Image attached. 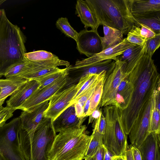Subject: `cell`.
<instances>
[{
	"mask_svg": "<svg viewBox=\"0 0 160 160\" xmlns=\"http://www.w3.org/2000/svg\"><path fill=\"white\" fill-rule=\"evenodd\" d=\"M124 71L132 88L128 105L123 110H119L123 129L128 135L155 94L160 90V79L154 60L144 52L134 65L125 68Z\"/></svg>",
	"mask_w": 160,
	"mask_h": 160,
	"instance_id": "6da1fadb",
	"label": "cell"
},
{
	"mask_svg": "<svg viewBox=\"0 0 160 160\" xmlns=\"http://www.w3.org/2000/svg\"><path fill=\"white\" fill-rule=\"evenodd\" d=\"M26 37L20 28L12 23L0 9V78L14 64L26 59Z\"/></svg>",
	"mask_w": 160,
	"mask_h": 160,
	"instance_id": "7a4b0ae2",
	"label": "cell"
},
{
	"mask_svg": "<svg viewBox=\"0 0 160 160\" xmlns=\"http://www.w3.org/2000/svg\"><path fill=\"white\" fill-rule=\"evenodd\" d=\"M98 24L120 30L127 34L133 25L140 27L131 13L129 0H86Z\"/></svg>",
	"mask_w": 160,
	"mask_h": 160,
	"instance_id": "3957f363",
	"label": "cell"
},
{
	"mask_svg": "<svg viewBox=\"0 0 160 160\" xmlns=\"http://www.w3.org/2000/svg\"><path fill=\"white\" fill-rule=\"evenodd\" d=\"M85 125L59 132L49 153V160H82L92 136Z\"/></svg>",
	"mask_w": 160,
	"mask_h": 160,
	"instance_id": "277c9868",
	"label": "cell"
},
{
	"mask_svg": "<svg viewBox=\"0 0 160 160\" xmlns=\"http://www.w3.org/2000/svg\"><path fill=\"white\" fill-rule=\"evenodd\" d=\"M103 113L106 123L103 145L113 156L124 155L128 146L127 135L123 129L119 109L109 105L104 107Z\"/></svg>",
	"mask_w": 160,
	"mask_h": 160,
	"instance_id": "5b68a950",
	"label": "cell"
},
{
	"mask_svg": "<svg viewBox=\"0 0 160 160\" xmlns=\"http://www.w3.org/2000/svg\"><path fill=\"white\" fill-rule=\"evenodd\" d=\"M51 119L43 117L36 128L25 160H49L48 155L56 136Z\"/></svg>",
	"mask_w": 160,
	"mask_h": 160,
	"instance_id": "8992f818",
	"label": "cell"
},
{
	"mask_svg": "<svg viewBox=\"0 0 160 160\" xmlns=\"http://www.w3.org/2000/svg\"><path fill=\"white\" fill-rule=\"evenodd\" d=\"M21 124L19 117L0 127V152L9 160H25L19 140Z\"/></svg>",
	"mask_w": 160,
	"mask_h": 160,
	"instance_id": "52a82bcc",
	"label": "cell"
},
{
	"mask_svg": "<svg viewBox=\"0 0 160 160\" xmlns=\"http://www.w3.org/2000/svg\"><path fill=\"white\" fill-rule=\"evenodd\" d=\"M68 75L61 77L41 88L37 89L18 109L30 111L41 103L49 100L56 93L74 82Z\"/></svg>",
	"mask_w": 160,
	"mask_h": 160,
	"instance_id": "ba28073f",
	"label": "cell"
},
{
	"mask_svg": "<svg viewBox=\"0 0 160 160\" xmlns=\"http://www.w3.org/2000/svg\"><path fill=\"white\" fill-rule=\"evenodd\" d=\"M112 71L106 75L99 107L115 106V98L118 87L122 79L126 63L118 60Z\"/></svg>",
	"mask_w": 160,
	"mask_h": 160,
	"instance_id": "9c48e42d",
	"label": "cell"
},
{
	"mask_svg": "<svg viewBox=\"0 0 160 160\" xmlns=\"http://www.w3.org/2000/svg\"><path fill=\"white\" fill-rule=\"evenodd\" d=\"M78 88L73 84L64 88L54 95L49 100L48 105L44 117L52 121L69 107L70 102L75 95Z\"/></svg>",
	"mask_w": 160,
	"mask_h": 160,
	"instance_id": "30bf717a",
	"label": "cell"
},
{
	"mask_svg": "<svg viewBox=\"0 0 160 160\" xmlns=\"http://www.w3.org/2000/svg\"><path fill=\"white\" fill-rule=\"evenodd\" d=\"M101 38L98 31L83 30L78 33L76 40L77 49L88 58L98 53L103 50Z\"/></svg>",
	"mask_w": 160,
	"mask_h": 160,
	"instance_id": "8fae6325",
	"label": "cell"
},
{
	"mask_svg": "<svg viewBox=\"0 0 160 160\" xmlns=\"http://www.w3.org/2000/svg\"><path fill=\"white\" fill-rule=\"evenodd\" d=\"M134 45L129 42L125 38L118 44L103 50L99 53L89 58L81 61H77L74 66L71 65V68H77L81 67L109 59H112L115 61L117 56Z\"/></svg>",
	"mask_w": 160,
	"mask_h": 160,
	"instance_id": "7c38bea8",
	"label": "cell"
},
{
	"mask_svg": "<svg viewBox=\"0 0 160 160\" xmlns=\"http://www.w3.org/2000/svg\"><path fill=\"white\" fill-rule=\"evenodd\" d=\"M153 105L151 102L141 118L134 123L129 134L131 145L138 148L150 133L149 120Z\"/></svg>",
	"mask_w": 160,
	"mask_h": 160,
	"instance_id": "4fadbf2b",
	"label": "cell"
},
{
	"mask_svg": "<svg viewBox=\"0 0 160 160\" xmlns=\"http://www.w3.org/2000/svg\"><path fill=\"white\" fill-rule=\"evenodd\" d=\"M25 58L28 61L39 66L45 67L57 68L64 66L68 67L70 63L60 59L52 53L44 50H38L25 54Z\"/></svg>",
	"mask_w": 160,
	"mask_h": 160,
	"instance_id": "5bb4252c",
	"label": "cell"
},
{
	"mask_svg": "<svg viewBox=\"0 0 160 160\" xmlns=\"http://www.w3.org/2000/svg\"><path fill=\"white\" fill-rule=\"evenodd\" d=\"M85 118H78L76 114L74 104L68 107L54 120L52 125L56 133L80 127Z\"/></svg>",
	"mask_w": 160,
	"mask_h": 160,
	"instance_id": "9a60e30c",
	"label": "cell"
},
{
	"mask_svg": "<svg viewBox=\"0 0 160 160\" xmlns=\"http://www.w3.org/2000/svg\"><path fill=\"white\" fill-rule=\"evenodd\" d=\"M39 85V82L38 80H28L20 86L7 101V106L15 110L18 109L38 88Z\"/></svg>",
	"mask_w": 160,
	"mask_h": 160,
	"instance_id": "2e32d148",
	"label": "cell"
},
{
	"mask_svg": "<svg viewBox=\"0 0 160 160\" xmlns=\"http://www.w3.org/2000/svg\"><path fill=\"white\" fill-rule=\"evenodd\" d=\"M138 148L142 160H160V134L150 132Z\"/></svg>",
	"mask_w": 160,
	"mask_h": 160,
	"instance_id": "e0dca14e",
	"label": "cell"
},
{
	"mask_svg": "<svg viewBox=\"0 0 160 160\" xmlns=\"http://www.w3.org/2000/svg\"><path fill=\"white\" fill-rule=\"evenodd\" d=\"M116 62L109 59L90 65L77 68H71L69 70V74H73L79 79L82 76L89 74H98L105 71L106 75L109 74L114 68Z\"/></svg>",
	"mask_w": 160,
	"mask_h": 160,
	"instance_id": "ac0fdd59",
	"label": "cell"
},
{
	"mask_svg": "<svg viewBox=\"0 0 160 160\" xmlns=\"http://www.w3.org/2000/svg\"><path fill=\"white\" fill-rule=\"evenodd\" d=\"M133 16H145L160 12V0H129Z\"/></svg>",
	"mask_w": 160,
	"mask_h": 160,
	"instance_id": "d6986e66",
	"label": "cell"
},
{
	"mask_svg": "<svg viewBox=\"0 0 160 160\" xmlns=\"http://www.w3.org/2000/svg\"><path fill=\"white\" fill-rule=\"evenodd\" d=\"M76 13L79 17L86 29L98 31L99 26L94 14L86 0H78L76 5Z\"/></svg>",
	"mask_w": 160,
	"mask_h": 160,
	"instance_id": "ffe728a7",
	"label": "cell"
},
{
	"mask_svg": "<svg viewBox=\"0 0 160 160\" xmlns=\"http://www.w3.org/2000/svg\"><path fill=\"white\" fill-rule=\"evenodd\" d=\"M132 86L124 71L123 78L118 89L115 106L120 111L126 109L129 105L132 93Z\"/></svg>",
	"mask_w": 160,
	"mask_h": 160,
	"instance_id": "44dd1931",
	"label": "cell"
},
{
	"mask_svg": "<svg viewBox=\"0 0 160 160\" xmlns=\"http://www.w3.org/2000/svg\"><path fill=\"white\" fill-rule=\"evenodd\" d=\"M28 80L20 77L14 76L0 79V106L5 100L12 95L22 85Z\"/></svg>",
	"mask_w": 160,
	"mask_h": 160,
	"instance_id": "7402d4cb",
	"label": "cell"
},
{
	"mask_svg": "<svg viewBox=\"0 0 160 160\" xmlns=\"http://www.w3.org/2000/svg\"><path fill=\"white\" fill-rule=\"evenodd\" d=\"M104 36L101 38L103 50L121 42L123 39V34L119 30L102 25Z\"/></svg>",
	"mask_w": 160,
	"mask_h": 160,
	"instance_id": "603a6c76",
	"label": "cell"
},
{
	"mask_svg": "<svg viewBox=\"0 0 160 160\" xmlns=\"http://www.w3.org/2000/svg\"><path fill=\"white\" fill-rule=\"evenodd\" d=\"M144 52V45H134L117 56L116 60L124 62L126 63V67H129L137 62Z\"/></svg>",
	"mask_w": 160,
	"mask_h": 160,
	"instance_id": "cb8c5ba5",
	"label": "cell"
},
{
	"mask_svg": "<svg viewBox=\"0 0 160 160\" xmlns=\"http://www.w3.org/2000/svg\"><path fill=\"white\" fill-rule=\"evenodd\" d=\"M38 66H39L26 59L11 66L7 70L4 76L6 78L14 76L19 77Z\"/></svg>",
	"mask_w": 160,
	"mask_h": 160,
	"instance_id": "d4e9b609",
	"label": "cell"
},
{
	"mask_svg": "<svg viewBox=\"0 0 160 160\" xmlns=\"http://www.w3.org/2000/svg\"><path fill=\"white\" fill-rule=\"evenodd\" d=\"M61 69L58 67H45L39 66L18 77L25 78L28 80H38L49 74L59 71Z\"/></svg>",
	"mask_w": 160,
	"mask_h": 160,
	"instance_id": "484cf974",
	"label": "cell"
},
{
	"mask_svg": "<svg viewBox=\"0 0 160 160\" xmlns=\"http://www.w3.org/2000/svg\"><path fill=\"white\" fill-rule=\"evenodd\" d=\"M133 16L139 23L148 26L157 34L160 33V12L145 16Z\"/></svg>",
	"mask_w": 160,
	"mask_h": 160,
	"instance_id": "4316f807",
	"label": "cell"
},
{
	"mask_svg": "<svg viewBox=\"0 0 160 160\" xmlns=\"http://www.w3.org/2000/svg\"><path fill=\"white\" fill-rule=\"evenodd\" d=\"M106 76L99 82L90 98L87 117L91 114L96 109L100 103Z\"/></svg>",
	"mask_w": 160,
	"mask_h": 160,
	"instance_id": "83f0119b",
	"label": "cell"
},
{
	"mask_svg": "<svg viewBox=\"0 0 160 160\" xmlns=\"http://www.w3.org/2000/svg\"><path fill=\"white\" fill-rule=\"evenodd\" d=\"M100 73L98 74H88L83 76L80 78L78 83L77 84L78 88L77 92L70 102L69 107L74 104L77 99L83 92L91 83L98 78Z\"/></svg>",
	"mask_w": 160,
	"mask_h": 160,
	"instance_id": "f1b7e54d",
	"label": "cell"
},
{
	"mask_svg": "<svg viewBox=\"0 0 160 160\" xmlns=\"http://www.w3.org/2000/svg\"><path fill=\"white\" fill-rule=\"evenodd\" d=\"M91 136V138L85 155L84 159L87 158L93 157L99 147L103 145L102 143L103 135L98 132L96 128L95 127H94L93 132Z\"/></svg>",
	"mask_w": 160,
	"mask_h": 160,
	"instance_id": "f546056e",
	"label": "cell"
},
{
	"mask_svg": "<svg viewBox=\"0 0 160 160\" xmlns=\"http://www.w3.org/2000/svg\"><path fill=\"white\" fill-rule=\"evenodd\" d=\"M56 25L57 28L66 36L76 41L78 32L72 27L67 18L63 17L59 18L56 22Z\"/></svg>",
	"mask_w": 160,
	"mask_h": 160,
	"instance_id": "4dcf8cb0",
	"label": "cell"
},
{
	"mask_svg": "<svg viewBox=\"0 0 160 160\" xmlns=\"http://www.w3.org/2000/svg\"><path fill=\"white\" fill-rule=\"evenodd\" d=\"M156 98L152 106L149 120V131L160 134V110L156 107Z\"/></svg>",
	"mask_w": 160,
	"mask_h": 160,
	"instance_id": "1f68e13d",
	"label": "cell"
},
{
	"mask_svg": "<svg viewBox=\"0 0 160 160\" xmlns=\"http://www.w3.org/2000/svg\"><path fill=\"white\" fill-rule=\"evenodd\" d=\"M70 65L68 67L61 69L59 71L51 73L38 80L40 84L38 88H41L52 83L61 77L69 74Z\"/></svg>",
	"mask_w": 160,
	"mask_h": 160,
	"instance_id": "d6a6232c",
	"label": "cell"
},
{
	"mask_svg": "<svg viewBox=\"0 0 160 160\" xmlns=\"http://www.w3.org/2000/svg\"><path fill=\"white\" fill-rule=\"evenodd\" d=\"M127 34L126 38L129 42L140 46L144 45L146 39L141 35L140 27L133 25Z\"/></svg>",
	"mask_w": 160,
	"mask_h": 160,
	"instance_id": "836d02e7",
	"label": "cell"
},
{
	"mask_svg": "<svg viewBox=\"0 0 160 160\" xmlns=\"http://www.w3.org/2000/svg\"><path fill=\"white\" fill-rule=\"evenodd\" d=\"M160 45V33H159L154 38L146 39L144 45V53L152 58Z\"/></svg>",
	"mask_w": 160,
	"mask_h": 160,
	"instance_id": "e575fe53",
	"label": "cell"
},
{
	"mask_svg": "<svg viewBox=\"0 0 160 160\" xmlns=\"http://www.w3.org/2000/svg\"><path fill=\"white\" fill-rule=\"evenodd\" d=\"M15 111L8 107L0 106V127L5 123L6 121L13 116Z\"/></svg>",
	"mask_w": 160,
	"mask_h": 160,
	"instance_id": "d590c367",
	"label": "cell"
},
{
	"mask_svg": "<svg viewBox=\"0 0 160 160\" xmlns=\"http://www.w3.org/2000/svg\"><path fill=\"white\" fill-rule=\"evenodd\" d=\"M140 34L145 39L152 38L155 37L158 34L152 29L142 24H140Z\"/></svg>",
	"mask_w": 160,
	"mask_h": 160,
	"instance_id": "8d00e7d4",
	"label": "cell"
},
{
	"mask_svg": "<svg viewBox=\"0 0 160 160\" xmlns=\"http://www.w3.org/2000/svg\"><path fill=\"white\" fill-rule=\"evenodd\" d=\"M74 104L75 110L77 117L79 118H85L84 117L83 107L78 102H76Z\"/></svg>",
	"mask_w": 160,
	"mask_h": 160,
	"instance_id": "74e56055",
	"label": "cell"
},
{
	"mask_svg": "<svg viewBox=\"0 0 160 160\" xmlns=\"http://www.w3.org/2000/svg\"><path fill=\"white\" fill-rule=\"evenodd\" d=\"M105 153V147L103 145L100 146L93 156L95 160H103Z\"/></svg>",
	"mask_w": 160,
	"mask_h": 160,
	"instance_id": "f35d334b",
	"label": "cell"
},
{
	"mask_svg": "<svg viewBox=\"0 0 160 160\" xmlns=\"http://www.w3.org/2000/svg\"><path fill=\"white\" fill-rule=\"evenodd\" d=\"M130 146L133 160H142L141 154L138 149L132 145Z\"/></svg>",
	"mask_w": 160,
	"mask_h": 160,
	"instance_id": "ab89813d",
	"label": "cell"
},
{
	"mask_svg": "<svg viewBox=\"0 0 160 160\" xmlns=\"http://www.w3.org/2000/svg\"><path fill=\"white\" fill-rule=\"evenodd\" d=\"M99 107H100L98 106L96 109L89 116V118L88 124L92 122L94 119H96L98 118L101 111V110H99Z\"/></svg>",
	"mask_w": 160,
	"mask_h": 160,
	"instance_id": "60d3db41",
	"label": "cell"
},
{
	"mask_svg": "<svg viewBox=\"0 0 160 160\" xmlns=\"http://www.w3.org/2000/svg\"><path fill=\"white\" fill-rule=\"evenodd\" d=\"M125 154L126 160H133L130 146H128Z\"/></svg>",
	"mask_w": 160,
	"mask_h": 160,
	"instance_id": "b9f144b4",
	"label": "cell"
},
{
	"mask_svg": "<svg viewBox=\"0 0 160 160\" xmlns=\"http://www.w3.org/2000/svg\"><path fill=\"white\" fill-rule=\"evenodd\" d=\"M113 156L110 153L105 147V153L103 160H112Z\"/></svg>",
	"mask_w": 160,
	"mask_h": 160,
	"instance_id": "7bdbcfd3",
	"label": "cell"
},
{
	"mask_svg": "<svg viewBox=\"0 0 160 160\" xmlns=\"http://www.w3.org/2000/svg\"><path fill=\"white\" fill-rule=\"evenodd\" d=\"M112 160H126L125 154L113 156Z\"/></svg>",
	"mask_w": 160,
	"mask_h": 160,
	"instance_id": "ee69618b",
	"label": "cell"
},
{
	"mask_svg": "<svg viewBox=\"0 0 160 160\" xmlns=\"http://www.w3.org/2000/svg\"><path fill=\"white\" fill-rule=\"evenodd\" d=\"M0 160H9L0 152Z\"/></svg>",
	"mask_w": 160,
	"mask_h": 160,
	"instance_id": "f6af8a7d",
	"label": "cell"
},
{
	"mask_svg": "<svg viewBox=\"0 0 160 160\" xmlns=\"http://www.w3.org/2000/svg\"><path fill=\"white\" fill-rule=\"evenodd\" d=\"M85 160H95L94 156L85 158Z\"/></svg>",
	"mask_w": 160,
	"mask_h": 160,
	"instance_id": "bcb514c9",
	"label": "cell"
},
{
	"mask_svg": "<svg viewBox=\"0 0 160 160\" xmlns=\"http://www.w3.org/2000/svg\"><path fill=\"white\" fill-rule=\"evenodd\" d=\"M5 1L6 0H0V5Z\"/></svg>",
	"mask_w": 160,
	"mask_h": 160,
	"instance_id": "7dc6e473",
	"label": "cell"
},
{
	"mask_svg": "<svg viewBox=\"0 0 160 160\" xmlns=\"http://www.w3.org/2000/svg\"><path fill=\"white\" fill-rule=\"evenodd\" d=\"M0 92H1V88H0Z\"/></svg>",
	"mask_w": 160,
	"mask_h": 160,
	"instance_id": "c3c4849f",
	"label": "cell"
}]
</instances>
